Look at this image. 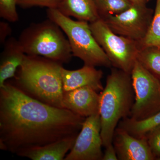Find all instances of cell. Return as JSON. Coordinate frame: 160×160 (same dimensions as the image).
<instances>
[{
	"label": "cell",
	"instance_id": "3",
	"mask_svg": "<svg viewBox=\"0 0 160 160\" xmlns=\"http://www.w3.org/2000/svg\"><path fill=\"white\" fill-rule=\"evenodd\" d=\"M134 97L131 75L112 68L107 77L106 86L100 94L101 135L105 148L112 144L120 120L130 114Z\"/></svg>",
	"mask_w": 160,
	"mask_h": 160
},
{
	"label": "cell",
	"instance_id": "27",
	"mask_svg": "<svg viewBox=\"0 0 160 160\" xmlns=\"http://www.w3.org/2000/svg\"><path fill=\"white\" fill-rule=\"evenodd\" d=\"M157 160H160V158H159Z\"/></svg>",
	"mask_w": 160,
	"mask_h": 160
},
{
	"label": "cell",
	"instance_id": "14",
	"mask_svg": "<svg viewBox=\"0 0 160 160\" xmlns=\"http://www.w3.org/2000/svg\"><path fill=\"white\" fill-rule=\"evenodd\" d=\"M77 137L66 138L40 147L24 150L18 155L32 160H63L72 148Z\"/></svg>",
	"mask_w": 160,
	"mask_h": 160
},
{
	"label": "cell",
	"instance_id": "16",
	"mask_svg": "<svg viewBox=\"0 0 160 160\" xmlns=\"http://www.w3.org/2000/svg\"><path fill=\"white\" fill-rule=\"evenodd\" d=\"M160 125V111L152 116L141 121L126 118L121 122L119 127L125 129L137 138L144 137L150 130Z\"/></svg>",
	"mask_w": 160,
	"mask_h": 160
},
{
	"label": "cell",
	"instance_id": "24",
	"mask_svg": "<svg viewBox=\"0 0 160 160\" xmlns=\"http://www.w3.org/2000/svg\"><path fill=\"white\" fill-rule=\"evenodd\" d=\"M117 154L113 144H110L106 147V150L103 153L102 160H118Z\"/></svg>",
	"mask_w": 160,
	"mask_h": 160
},
{
	"label": "cell",
	"instance_id": "6",
	"mask_svg": "<svg viewBox=\"0 0 160 160\" xmlns=\"http://www.w3.org/2000/svg\"><path fill=\"white\" fill-rule=\"evenodd\" d=\"M89 23L93 36L112 66L130 74L140 49L139 43L115 33L102 19Z\"/></svg>",
	"mask_w": 160,
	"mask_h": 160
},
{
	"label": "cell",
	"instance_id": "5",
	"mask_svg": "<svg viewBox=\"0 0 160 160\" xmlns=\"http://www.w3.org/2000/svg\"><path fill=\"white\" fill-rule=\"evenodd\" d=\"M48 18L60 26L68 39L72 56L79 58L84 65L111 67L106 53L95 39L89 23L72 19L58 9H48Z\"/></svg>",
	"mask_w": 160,
	"mask_h": 160
},
{
	"label": "cell",
	"instance_id": "13",
	"mask_svg": "<svg viewBox=\"0 0 160 160\" xmlns=\"http://www.w3.org/2000/svg\"><path fill=\"white\" fill-rule=\"evenodd\" d=\"M4 46L1 55L0 87L3 86L8 79L15 78L17 70L26 55L18 41L14 38H8Z\"/></svg>",
	"mask_w": 160,
	"mask_h": 160
},
{
	"label": "cell",
	"instance_id": "8",
	"mask_svg": "<svg viewBox=\"0 0 160 160\" xmlns=\"http://www.w3.org/2000/svg\"><path fill=\"white\" fill-rule=\"evenodd\" d=\"M153 13L146 4H132L122 12L102 19L115 33L139 43L147 34Z\"/></svg>",
	"mask_w": 160,
	"mask_h": 160
},
{
	"label": "cell",
	"instance_id": "26",
	"mask_svg": "<svg viewBox=\"0 0 160 160\" xmlns=\"http://www.w3.org/2000/svg\"><path fill=\"white\" fill-rule=\"evenodd\" d=\"M151 1V0H148V2H149V1Z\"/></svg>",
	"mask_w": 160,
	"mask_h": 160
},
{
	"label": "cell",
	"instance_id": "15",
	"mask_svg": "<svg viewBox=\"0 0 160 160\" xmlns=\"http://www.w3.org/2000/svg\"><path fill=\"white\" fill-rule=\"evenodd\" d=\"M58 9L67 16L89 23L100 18L93 0H62Z\"/></svg>",
	"mask_w": 160,
	"mask_h": 160
},
{
	"label": "cell",
	"instance_id": "25",
	"mask_svg": "<svg viewBox=\"0 0 160 160\" xmlns=\"http://www.w3.org/2000/svg\"><path fill=\"white\" fill-rule=\"evenodd\" d=\"M132 4H146L148 2V0H128Z\"/></svg>",
	"mask_w": 160,
	"mask_h": 160
},
{
	"label": "cell",
	"instance_id": "4",
	"mask_svg": "<svg viewBox=\"0 0 160 160\" xmlns=\"http://www.w3.org/2000/svg\"><path fill=\"white\" fill-rule=\"evenodd\" d=\"M60 26L52 20L32 23L19 37L25 54L47 58L62 64L69 62L72 55L69 41Z\"/></svg>",
	"mask_w": 160,
	"mask_h": 160
},
{
	"label": "cell",
	"instance_id": "1",
	"mask_svg": "<svg viewBox=\"0 0 160 160\" xmlns=\"http://www.w3.org/2000/svg\"><path fill=\"white\" fill-rule=\"evenodd\" d=\"M86 118L47 105L5 82L0 87V148L24 150L77 136Z\"/></svg>",
	"mask_w": 160,
	"mask_h": 160
},
{
	"label": "cell",
	"instance_id": "9",
	"mask_svg": "<svg viewBox=\"0 0 160 160\" xmlns=\"http://www.w3.org/2000/svg\"><path fill=\"white\" fill-rule=\"evenodd\" d=\"M99 113L86 118L75 142L65 160H102Z\"/></svg>",
	"mask_w": 160,
	"mask_h": 160
},
{
	"label": "cell",
	"instance_id": "21",
	"mask_svg": "<svg viewBox=\"0 0 160 160\" xmlns=\"http://www.w3.org/2000/svg\"><path fill=\"white\" fill-rule=\"evenodd\" d=\"M62 0H18V6L23 9L32 7L58 9Z\"/></svg>",
	"mask_w": 160,
	"mask_h": 160
},
{
	"label": "cell",
	"instance_id": "12",
	"mask_svg": "<svg viewBox=\"0 0 160 160\" xmlns=\"http://www.w3.org/2000/svg\"><path fill=\"white\" fill-rule=\"evenodd\" d=\"M64 91H69L81 87H91L97 92L102 91V83L103 72L94 66L84 65L81 69L75 70L61 69Z\"/></svg>",
	"mask_w": 160,
	"mask_h": 160
},
{
	"label": "cell",
	"instance_id": "18",
	"mask_svg": "<svg viewBox=\"0 0 160 160\" xmlns=\"http://www.w3.org/2000/svg\"><path fill=\"white\" fill-rule=\"evenodd\" d=\"M100 18L119 14L128 9L132 3L128 0H93Z\"/></svg>",
	"mask_w": 160,
	"mask_h": 160
},
{
	"label": "cell",
	"instance_id": "17",
	"mask_svg": "<svg viewBox=\"0 0 160 160\" xmlns=\"http://www.w3.org/2000/svg\"><path fill=\"white\" fill-rule=\"evenodd\" d=\"M137 60L152 74L160 78V48L148 46L140 48Z\"/></svg>",
	"mask_w": 160,
	"mask_h": 160
},
{
	"label": "cell",
	"instance_id": "28",
	"mask_svg": "<svg viewBox=\"0 0 160 160\" xmlns=\"http://www.w3.org/2000/svg\"><path fill=\"white\" fill-rule=\"evenodd\" d=\"M159 80H160V78H159Z\"/></svg>",
	"mask_w": 160,
	"mask_h": 160
},
{
	"label": "cell",
	"instance_id": "7",
	"mask_svg": "<svg viewBox=\"0 0 160 160\" xmlns=\"http://www.w3.org/2000/svg\"><path fill=\"white\" fill-rule=\"evenodd\" d=\"M134 102L130 118L146 119L160 111V81L138 61L131 73Z\"/></svg>",
	"mask_w": 160,
	"mask_h": 160
},
{
	"label": "cell",
	"instance_id": "23",
	"mask_svg": "<svg viewBox=\"0 0 160 160\" xmlns=\"http://www.w3.org/2000/svg\"><path fill=\"white\" fill-rule=\"evenodd\" d=\"M12 30L8 23L1 22L0 23V42L2 45L7 39V38L10 36L11 34Z\"/></svg>",
	"mask_w": 160,
	"mask_h": 160
},
{
	"label": "cell",
	"instance_id": "10",
	"mask_svg": "<svg viewBox=\"0 0 160 160\" xmlns=\"http://www.w3.org/2000/svg\"><path fill=\"white\" fill-rule=\"evenodd\" d=\"M112 144L120 160H153L152 154L146 137L137 138L118 127Z\"/></svg>",
	"mask_w": 160,
	"mask_h": 160
},
{
	"label": "cell",
	"instance_id": "20",
	"mask_svg": "<svg viewBox=\"0 0 160 160\" xmlns=\"http://www.w3.org/2000/svg\"><path fill=\"white\" fill-rule=\"evenodd\" d=\"M17 5L18 0H0V17L10 22H17Z\"/></svg>",
	"mask_w": 160,
	"mask_h": 160
},
{
	"label": "cell",
	"instance_id": "11",
	"mask_svg": "<svg viewBox=\"0 0 160 160\" xmlns=\"http://www.w3.org/2000/svg\"><path fill=\"white\" fill-rule=\"evenodd\" d=\"M98 92L88 86L64 91V108L85 118L99 113L100 94Z\"/></svg>",
	"mask_w": 160,
	"mask_h": 160
},
{
	"label": "cell",
	"instance_id": "22",
	"mask_svg": "<svg viewBox=\"0 0 160 160\" xmlns=\"http://www.w3.org/2000/svg\"><path fill=\"white\" fill-rule=\"evenodd\" d=\"M147 142L155 158H160V125L150 130L146 135Z\"/></svg>",
	"mask_w": 160,
	"mask_h": 160
},
{
	"label": "cell",
	"instance_id": "2",
	"mask_svg": "<svg viewBox=\"0 0 160 160\" xmlns=\"http://www.w3.org/2000/svg\"><path fill=\"white\" fill-rule=\"evenodd\" d=\"M62 67V63L47 58L26 54L15 78L16 86L42 102L64 108Z\"/></svg>",
	"mask_w": 160,
	"mask_h": 160
},
{
	"label": "cell",
	"instance_id": "19",
	"mask_svg": "<svg viewBox=\"0 0 160 160\" xmlns=\"http://www.w3.org/2000/svg\"><path fill=\"white\" fill-rule=\"evenodd\" d=\"M139 45L140 48L148 46L160 48V0H156L155 9L149 29Z\"/></svg>",
	"mask_w": 160,
	"mask_h": 160
}]
</instances>
